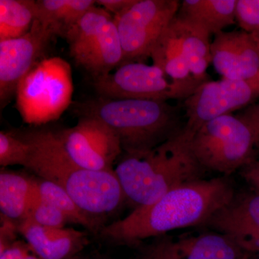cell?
<instances>
[{
    "instance_id": "obj_10",
    "label": "cell",
    "mask_w": 259,
    "mask_h": 259,
    "mask_svg": "<svg viewBox=\"0 0 259 259\" xmlns=\"http://www.w3.org/2000/svg\"><path fill=\"white\" fill-rule=\"evenodd\" d=\"M55 133L68 157L79 168L113 171V165L123 153L117 135L91 116H79L74 127Z\"/></svg>"
},
{
    "instance_id": "obj_26",
    "label": "cell",
    "mask_w": 259,
    "mask_h": 259,
    "mask_svg": "<svg viewBox=\"0 0 259 259\" xmlns=\"http://www.w3.org/2000/svg\"><path fill=\"white\" fill-rule=\"evenodd\" d=\"M27 218L41 226L52 228H64L65 225L69 223L67 218L59 209L40 197L37 191L36 181L31 205L25 219Z\"/></svg>"
},
{
    "instance_id": "obj_12",
    "label": "cell",
    "mask_w": 259,
    "mask_h": 259,
    "mask_svg": "<svg viewBox=\"0 0 259 259\" xmlns=\"http://www.w3.org/2000/svg\"><path fill=\"white\" fill-rule=\"evenodd\" d=\"M76 205L93 217L115 212L125 198L115 171H95L75 167L61 184Z\"/></svg>"
},
{
    "instance_id": "obj_19",
    "label": "cell",
    "mask_w": 259,
    "mask_h": 259,
    "mask_svg": "<svg viewBox=\"0 0 259 259\" xmlns=\"http://www.w3.org/2000/svg\"><path fill=\"white\" fill-rule=\"evenodd\" d=\"M236 3L237 0H184L176 17L209 35H216L236 23Z\"/></svg>"
},
{
    "instance_id": "obj_4",
    "label": "cell",
    "mask_w": 259,
    "mask_h": 259,
    "mask_svg": "<svg viewBox=\"0 0 259 259\" xmlns=\"http://www.w3.org/2000/svg\"><path fill=\"white\" fill-rule=\"evenodd\" d=\"M72 70L62 58L39 61L17 89L16 108L25 123L39 125L58 120L72 103Z\"/></svg>"
},
{
    "instance_id": "obj_22",
    "label": "cell",
    "mask_w": 259,
    "mask_h": 259,
    "mask_svg": "<svg viewBox=\"0 0 259 259\" xmlns=\"http://www.w3.org/2000/svg\"><path fill=\"white\" fill-rule=\"evenodd\" d=\"M95 5V0H38L35 1V19L52 29L56 35L65 37Z\"/></svg>"
},
{
    "instance_id": "obj_3",
    "label": "cell",
    "mask_w": 259,
    "mask_h": 259,
    "mask_svg": "<svg viewBox=\"0 0 259 259\" xmlns=\"http://www.w3.org/2000/svg\"><path fill=\"white\" fill-rule=\"evenodd\" d=\"M182 107L166 101L110 100L98 97L76 103L78 116L96 117L120 139L123 153H143L159 146L185 125Z\"/></svg>"
},
{
    "instance_id": "obj_21",
    "label": "cell",
    "mask_w": 259,
    "mask_h": 259,
    "mask_svg": "<svg viewBox=\"0 0 259 259\" xmlns=\"http://www.w3.org/2000/svg\"><path fill=\"white\" fill-rule=\"evenodd\" d=\"M35 189V177L2 169L0 209L4 217L20 221L28 216Z\"/></svg>"
},
{
    "instance_id": "obj_24",
    "label": "cell",
    "mask_w": 259,
    "mask_h": 259,
    "mask_svg": "<svg viewBox=\"0 0 259 259\" xmlns=\"http://www.w3.org/2000/svg\"><path fill=\"white\" fill-rule=\"evenodd\" d=\"M35 20V1L0 0V41L25 35Z\"/></svg>"
},
{
    "instance_id": "obj_28",
    "label": "cell",
    "mask_w": 259,
    "mask_h": 259,
    "mask_svg": "<svg viewBox=\"0 0 259 259\" xmlns=\"http://www.w3.org/2000/svg\"><path fill=\"white\" fill-rule=\"evenodd\" d=\"M236 115L248 126L253 134L255 147L259 149V102L245 107Z\"/></svg>"
},
{
    "instance_id": "obj_29",
    "label": "cell",
    "mask_w": 259,
    "mask_h": 259,
    "mask_svg": "<svg viewBox=\"0 0 259 259\" xmlns=\"http://www.w3.org/2000/svg\"><path fill=\"white\" fill-rule=\"evenodd\" d=\"M30 250L31 249L28 244L14 243L0 253V259H40L35 253L30 254Z\"/></svg>"
},
{
    "instance_id": "obj_20",
    "label": "cell",
    "mask_w": 259,
    "mask_h": 259,
    "mask_svg": "<svg viewBox=\"0 0 259 259\" xmlns=\"http://www.w3.org/2000/svg\"><path fill=\"white\" fill-rule=\"evenodd\" d=\"M171 24L191 73L202 83L210 81L207 73L209 65L212 63L210 35L177 17L172 20Z\"/></svg>"
},
{
    "instance_id": "obj_37",
    "label": "cell",
    "mask_w": 259,
    "mask_h": 259,
    "mask_svg": "<svg viewBox=\"0 0 259 259\" xmlns=\"http://www.w3.org/2000/svg\"><path fill=\"white\" fill-rule=\"evenodd\" d=\"M258 259H259V258Z\"/></svg>"
},
{
    "instance_id": "obj_33",
    "label": "cell",
    "mask_w": 259,
    "mask_h": 259,
    "mask_svg": "<svg viewBox=\"0 0 259 259\" xmlns=\"http://www.w3.org/2000/svg\"><path fill=\"white\" fill-rule=\"evenodd\" d=\"M71 259H105V258H90V257H83L81 256V255H78L74 257V258Z\"/></svg>"
},
{
    "instance_id": "obj_11",
    "label": "cell",
    "mask_w": 259,
    "mask_h": 259,
    "mask_svg": "<svg viewBox=\"0 0 259 259\" xmlns=\"http://www.w3.org/2000/svg\"><path fill=\"white\" fill-rule=\"evenodd\" d=\"M54 30L35 19L25 35L0 41V106L4 108L19 83L47 50Z\"/></svg>"
},
{
    "instance_id": "obj_16",
    "label": "cell",
    "mask_w": 259,
    "mask_h": 259,
    "mask_svg": "<svg viewBox=\"0 0 259 259\" xmlns=\"http://www.w3.org/2000/svg\"><path fill=\"white\" fill-rule=\"evenodd\" d=\"M16 131L31 147L26 168L39 178L60 186L64 177L77 167L68 157L55 131Z\"/></svg>"
},
{
    "instance_id": "obj_8",
    "label": "cell",
    "mask_w": 259,
    "mask_h": 259,
    "mask_svg": "<svg viewBox=\"0 0 259 259\" xmlns=\"http://www.w3.org/2000/svg\"><path fill=\"white\" fill-rule=\"evenodd\" d=\"M97 96L110 100H150L168 102L190 95L175 84L156 65L144 62L121 64L114 72L93 79Z\"/></svg>"
},
{
    "instance_id": "obj_2",
    "label": "cell",
    "mask_w": 259,
    "mask_h": 259,
    "mask_svg": "<svg viewBox=\"0 0 259 259\" xmlns=\"http://www.w3.org/2000/svg\"><path fill=\"white\" fill-rule=\"evenodd\" d=\"M193 134L184 126L153 149L125 153L114 171L125 198L136 204V207H145L175 187L200 180L204 168L191 148Z\"/></svg>"
},
{
    "instance_id": "obj_7",
    "label": "cell",
    "mask_w": 259,
    "mask_h": 259,
    "mask_svg": "<svg viewBox=\"0 0 259 259\" xmlns=\"http://www.w3.org/2000/svg\"><path fill=\"white\" fill-rule=\"evenodd\" d=\"M180 5L177 0H135L127 9L113 17L123 53L121 64L144 62L151 58Z\"/></svg>"
},
{
    "instance_id": "obj_25",
    "label": "cell",
    "mask_w": 259,
    "mask_h": 259,
    "mask_svg": "<svg viewBox=\"0 0 259 259\" xmlns=\"http://www.w3.org/2000/svg\"><path fill=\"white\" fill-rule=\"evenodd\" d=\"M30 145L17 131L0 132V165L2 167L20 165L26 168Z\"/></svg>"
},
{
    "instance_id": "obj_31",
    "label": "cell",
    "mask_w": 259,
    "mask_h": 259,
    "mask_svg": "<svg viewBox=\"0 0 259 259\" xmlns=\"http://www.w3.org/2000/svg\"><path fill=\"white\" fill-rule=\"evenodd\" d=\"M134 2L135 0H97L96 4L102 6L114 17L120 14Z\"/></svg>"
},
{
    "instance_id": "obj_5",
    "label": "cell",
    "mask_w": 259,
    "mask_h": 259,
    "mask_svg": "<svg viewBox=\"0 0 259 259\" xmlns=\"http://www.w3.org/2000/svg\"><path fill=\"white\" fill-rule=\"evenodd\" d=\"M191 148L204 169L230 175L254 160L255 142L248 126L229 114L207 121L192 135Z\"/></svg>"
},
{
    "instance_id": "obj_35",
    "label": "cell",
    "mask_w": 259,
    "mask_h": 259,
    "mask_svg": "<svg viewBox=\"0 0 259 259\" xmlns=\"http://www.w3.org/2000/svg\"><path fill=\"white\" fill-rule=\"evenodd\" d=\"M147 258H146V259H156V258H152V257H151V256H149V255H147Z\"/></svg>"
},
{
    "instance_id": "obj_36",
    "label": "cell",
    "mask_w": 259,
    "mask_h": 259,
    "mask_svg": "<svg viewBox=\"0 0 259 259\" xmlns=\"http://www.w3.org/2000/svg\"><path fill=\"white\" fill-rule=\"evenodd\" d=\"M258 33H259V32H258Z\"/></svg>"
},
{
    "instance_id": "obj_14",
    "label": "cell",
    "mask_w": 259,
    "mask_h": 259,
    "mask_svg": "<svg viewBox=\"0 0 259 259\" xmlns=\"http://www.w3.org/2000/svg\"><path fill=\"white\" fill-rule=\"evenodd\" d=\"M245 253L230 237L218 233L163 238L147 250L156 259H240Z\"/></svg>"
},
{
    "instance_id": "obj_27",
    "label": "cell",
    "mask_w": 259,
    "mask_h": 259,
    "mask_svg": "<svg viewBox=\"0 0 259 259\" xmlns=\"http://www.w3.org/2000/svg\"><path fill=\"white\" fill-rule=\"evenodd\" d=\"M236 21L242 30L259 32V0H237Z\"/></svg>"
},
{
    "instance_id": "obj_15",
    "label": "cell",
    "mask_w": 259,
    "mask_h": 259,
    "mask_svg": "<svg viewBox=\"0 0 259 259\" xmlns=\"http://www.w3.org/2000/svg\"><path fill=\"white\" fill-rule=\"evenodd\" d=\"M18 231L40 259L74 258L89 243L85 232L41 226L28 218L19 222Z\"/></svg>"
},
{
    "instance_id": "obj_9",
    "label": "cell",
    "mask_w": 259,
    "mask_h": 259,
    "mask_svg": "<svg viewBox=\"0 0 259 259\" xmlns=\"http://www.w3.org/2000/svg\"><path fill=\"white\" fill-rule=\"evenodd\" d=\"M259 102V72L246 79L206 81L184 100L186 128L195 132L207 121Z\"/></svg>"
},
{
    "instance_id": "obj_17",
    "label": "cell",
    "mask_w": 259,
    "mask_h": 259,
    "mask_svg": "<svg viewBox=\"0 0 259 259\" xmlns=\"http://www.w3.org/2000/svg\"><path fill=\"white\" fill-rule=\"evenodd\" d=\"M204 225L238 242L259 232V192L237 195Z\"/></svg>"
},
{
    "instance_id": "obj_13",
    "label": "cell",
    "mask_w": 259,
    "mask_h": 259,
    "mask_svg": "<svg viewBox=\"0 0 259 259\" xmlns=\"http://www.w3.org/2000/svg\"><path fill=\"white\" fill-rule=\"evenodd\" d=\"M212 64L223 79H246L259 72V33L222 31L211 42Z\"/></svg>"
},
{
    "instance_id": "obj_34",
    "label": "cell",
    "mask_w": 259,
    "mask_h": 259,
    "mask_svg": "<svg viewBox=\"0 0 259 259\" xmlns=\"http://www.w3.org/2000/svg\"><path fill=\"white\" fill-rule=\"evenodd\" d=\"M240 259H249V256H248V253H246L244 255H243V257H242V258Z\"/></svg>"
},
{
    "instance_id": "obj_32",
    "label": "cell",
    "mask_w": 259,
    "mask_h": 259,
    "mask_svg": "<svg viewBox=\"0 0 259 259\" xmlns=\"http://www.w3.org/2000/svg\"><path fill=\"white\" fill-rule=\"evenodd\" d=\"M236 243L246 253H259V232L252 236L245 237Z\"/></svg>"
},
{
    "instance_id": "obj_1",
    "label": "cell",
    "mask_w": 259,
    "mask_h": 259,
    "mask_svg": "<svg viewBox=\"0 0 259 259\" xmlns=\"http://www.w3.org/2000/svg\"><path fill=\"white\" fill-rule=\"evenodd\" d=\"M234 196L228 177L200 179L172 189L150 205L136 207L98 234L112 243L136 245L174 230L204 225Z\"/></svg>"
},
{
    "instance_id": "obj_6",
    "label": "cell",
    "mask_w": 259,
    "mask_h": 259,
    "mask_svg": "<svg viewBox=\"0 0 259 259\" xmlns=\"http://www.w3.org/2000/svg\"><path fill=\"white\" fill-rule=\"evenodd\" d=\"M65 38L75 62L93 79L112 72L122 62L123 53L113 16L93 7L69 29Z\"/></svg>"
},
{
    "instance_id": "obj_18",
    "label": "cell",
    "mask_w": 259,
    "mask_h": 259,
    "mask_svg": "<svg viewBox=\"0 0 259 259\" xmlns=\"http://www.w3.org/2000/svg\"><path fill=\"white\" fill-rule=\"evenodd\" d=\"M151 58L153 64L160 68L172 82L185 90L190 96L203 83L191 73L171 22L156 44Z\"/></svg>"
},
{
    "instance_id": "obj_30",
    "label": "cell",
    "mask_w": 259,
    "mask_h": 259,
    "mask_svg": "<svg viewBox=\"0 0 259 259\" xmlns=\"http://www.w3.org/2000/svg\"><path fill=\"white\" fill-rule=\"evenodd\" d=\"M241 175L255 192H259V160L254 159L241 169Z\"/></svg>"
},
{
    "instance_id": "obj_23",
    "label": "cell",
    "mask_w": 259,
    "mask_h": 259,
    "mask_svg": "<svg viewBox=\"0 0 259 259\" xmlns=\"http://www.w3.org/2000/svg\"><path fill=\"white\" fill-rule=\"evenodd\" d=\"M35 181L40 197L59 209L69 223L80 225L96 234L100 233L104 227L102 219L90 215L79 208L63 187L39 177H35Z\"/></svg>"
}]
</instances>
